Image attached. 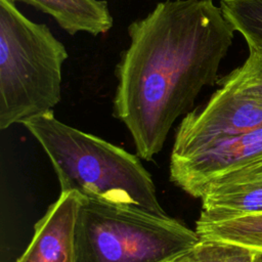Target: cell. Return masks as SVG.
I'll return each mask as SVG.
<instances>
[{"label": "cell", "mask_w": 262, "mask_h": 262, "mask_svg": "<svg viewBox=\"0 0 262 262\" xmlns=\"http://www.w3.org/2000/svg\"><path fill=\"white\" fill-rule=\"evenodd\" d=\"M127 31L129 44L115 70L114 116L137 155L150 161L202 89L218 81L234 29L213 0H165Z\"/></svg>", "instance_id": "6da1fadb"}, {"label": "cell", "mask_w": 262, "mask_h": 262, "mask_svg": "<svg viewBox=\"0 0 262 262\" xmlns=\"http://www.w3.org/2000/svg\"><path fill=\"white\" fill-rule=\"evenodd\" d=\"M48 156L61 191L166 218L150 174L122 147L55 118L53 111L23 122Z\"/></svg>", "instance_id": "7a4b0ae2"}, {"label": "cell", "mask_w": 262, "mask_h": 262, "mask_svg": "<svg viewBox=\"0 0 262 262\" xmlns=\"http://www.w3.org/2000/svg\"><path fill=\"white\" fill-rule=\"evenodd\" d=\"M69 54L45 24L0 0V128L52 111L60 101L61 69Z\"/></svg>", "instance_id": "3957f363"}, {"label": "cell", "mask_w": 262, "mask_h": 262, "mask_svg": "<svg viewBox=\"0 0 262 262\" xmlns=\"http://www.w3.org/2000/svg\"><path fill=\"white\" fill-rule=\"evenodd\" d=\"M199 241L195 230L170 216L82 198L76 262H170Z\"/></svg>", "instance_id": "277c9868"}, {"label": "cell", "mask_w": 262, "mask_h": 262, "mask_svg": "<svg viewBox=\"0 0 262 262\" xmlns=\"http://www.w3.org/2000/svg\"><path fill=\"white\" fill-rule=\"evenodd\" d=\"M220 88L202 107L181 121L171 158L188 155L209 143L246 133L262 125V104L221 78Z\"/></svg>", "instance_id": "5b68a950"}, {"label": "cell", "mask_w": 262, "mask_h": 262, "mask_svg": "<svg viewBox=\"0 0 262 262\" xmlns=\"http://www.w3.org/2000/svg\"><path fill=\"white\" fill-rule=\"evenodd\" d=\"M258 160H262V125L188 155L170 158V179L189 195L201 198L213 178Z\"/></svg>", "instance_id": "8992f818"}, {"label": "cell", "mask_w": 262, "mask_h": 262, "mask_svg": "<svg viewBox=\"0 0 262 262\" xmlns=\"http://www.w3.org/2000/svg\"><path fill=\"white\" fill-rule=\"evenodd\" d=\"M199 218L224 220L262 213V160L225 172L204 187Z\"/></svg>", "instance_id": "52a82bcc"}, {"label": "cell", "mask_w": 262, "mask_h": 262, "mask_svg": "<svg viewBox=\"0 0 262 262\" xmlns=\"http://www.w3.org/2000/svg\"><path fill=\"white\" fill-rule=\"evenodd\" d=\"M82 198L61 191L35 224L33 237L16 262H76L75 227Z\"/></svg>", "instance_id": "ba28073f"}, {"label": "cell", "mask_w": 262, "mask_h": 262, "mask_svg": "<svg viewBox=\"0 0 262 262\" xmlns=\"http://www.w3.org/2000/svg\"><path fill=\"white\" fill-rule=\"evenodd\" d=\"M49 14L70 35L84 32L92 36L107 33L114 18L105 0H13Z\"/></svg>", "instance_id": "9c48e42d"}, {"label": "cell", "mask_w": 262, "mask_h": 262, "mask_svg": "<svg viewBox=\"0 0 262 262\" xmlns=\"http://www.w3.org/2000/svg\"><path fill=\"white\" fill-rule=\"evenodd\" d=\"M200 238L234 243L253 251H262V213L224 220H196Z\"/></svg>", "instance_id": "30bf717a"}, {"label": "cell", "mask_w": 262, "mask_h": 262, "mask_svg": "<svg viewBox=\"0 0 262 262\" xmlns=\"http://www.w3.org/2000/svg\"><path fill=\"white\" fill-rule=\"evenodd\" d=\"M220 9L245 38L250 53L262 56V0H220Z\"/></svg>", "instance_id": "8fae6325"}, {"label": "cell", "mask_w": 262, "mask_h": 262, "mask_svg": "<svg viewBox=\"0 0 262 262\" xmlns=\"http://www.w3.org/2000/svg\"><path fill=\"white\" fill-rule=\"evenodd\" d=\"M254 251L238 244L200 238L189 250L170 262H252Z\"/></svg>", "instance_id": "7c38bea8"}, {"label": "cell", "mask_w": 262, "mask_h": 262, "mask_svg": "<svg viewBox=\"0 0 262 262\" xmlns=\"http://www.w3.org/2000/svg\"><path fill=\"white\" fill-rule=\"evenodd\" d=\"M223 78L262 104V56L250 53L242 67Z\"/></svg>", "instance_id": "4fadbf2b"}, {"label": "cell", "mask_w": 262, "mask_h": 262, "mask_svg": "<svg viewBox=\"0 0 262 262\" xmlns=\"http://www.w3.org/2000/svg\"><path fill=\"white\" fill-rule=\"evenodd\" d=\"M252 262H262V251H254Z\"/></svg>", "instance_id": "5bb4252c"}]
</instances>
